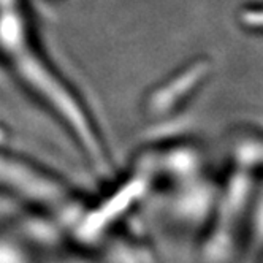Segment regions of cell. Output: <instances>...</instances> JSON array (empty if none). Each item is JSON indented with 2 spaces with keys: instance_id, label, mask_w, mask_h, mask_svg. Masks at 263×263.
I'll return each instance as SVG.
<instances>
[{
  "instance_id": "cell-1",
  "label": "cell",
  "mask_w": 263,
  "mask_h": 263,
  "mask_svg": "<svg viewBox=\"0 0 263 263\" xmlns=\"http://www.w3.org/2000/svg\"><path fill=\"white\" fill-rule=\"evenodd\" d=\"M0 64L59 122L92 166L105 172L109 154L100 128L84 99L46 51L27 0H0Z\"/></svg>"
},
{
  "instance_id": "cell-2",
  "label": "cell",
  "mask_w": 263,
  "mask_h": 263,
  "mask_svg": "<svg viewBox=\"0 0 263 263\" xmlns=\"http://www.w3.org/2000/svg\"><path fill=\"white\" fill-rule=\"evenodd\" d=\"M0 187L33 206L59 210L71 201L70 187L55 175L0 147Z\"/></svg>"
},
{
  "instance_id": "cell-3",
  "label": "cell",
  "mask_w": 263,
  "mask_h": 263,
  "mask_svg": "<svg viewBox=\"0 0 263 263\" xmlns=\"http://www.w3.org/2000/svg\"><path fill=\"white\" fill-rule=\"evenodd\" d=\"M252 191V179L246 175H236L230 179L220 197L216 219L204 241V258L210 263H223L230 258L233 244L242 217L248 211Z\"/></svg>"
},
{
  "instance_id": "cell-4",
  "label": "cell",
  "mask_w": 263,
  "mask_h": 263,
  "mask_svg": "<svg viewBox=\"0 0 263 263\" xmlns=\"http://www.w3.org/2000/svg\"><path fill=\"white\" fill-rule=\"evenodd\" d=\"M146 182L147 178L144 179L140 175L128 178L122 187H119L116 192H112V195L106 198L97 210L90 211L84 217V220H81V236L93 238L102 235L106 227H109V225L118 220L116 217L128 211L130 204H135L140 195L146 191Z\"/></svg>"
},
{
  "instance_id": "cell-5",
  "label": "cell",
  "mask_w": 263,
  "mask_h": 263,
  "mask_svg": "<svg viewBox=\"0 0 263 263\" xmlns=\"http://www.w3.org/2000/svg\"><path fill=\"white\" fill-rule=\"evenodd\" d=\"M254 233L257 239H263V203L261 208L258 206V210L255 213V220H254Z\"/></svg>"
}]
</instances>
